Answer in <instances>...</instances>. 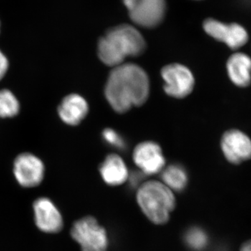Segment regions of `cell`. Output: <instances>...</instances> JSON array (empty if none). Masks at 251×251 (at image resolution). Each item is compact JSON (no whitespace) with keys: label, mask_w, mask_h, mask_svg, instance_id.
Returning <instances> with one entry per match:
<instances>
[{"label":"cell","mask_w":251,"mask_h":251,"mask_svg":"<svg viewBox=\"0 0 251 251\" xmlns=\"http://www.w3.org/2000/svg\"><path fill=\"white\" fill-rule=\"evenodd\" d=\"M225 158L232 164H240L251 158V139L242 130L230 129L225 132L221 140Z\"/></svg>","instance_id":"9c48e42d"},{"label":"cell","mask_w":251,"mask_h":251,"mask_svg":"<svg viewBox=\"0 0 251 251\" xmlns=\"http://www.w3.org/2000/svg\"><path fill=\"white\" fill-rule=\"evenodd\" d=\"M33 208L36 225L40 230L46 233H57L62 229V216L50 200L39 198Z\"/></svg>","instance_id":"8fae6325"},{"label":"cell","mask_w":251,"mask_h":251,"mask_svg":"<svg viewBox=\"0 0 251 251\" xmlns=\"http://www.w3.org/2000/svg\"><path fill=\"white\" fill-rule=\"evenodd\" d=\"M131 21L140 27H156L166 13V0H134L128 9Z\"/></svg>","instance_id":"52a82bcc"},{"label":"cell","mask_w":251,"mask_h":251,"mask_svg":"<svg viewBox=\"0 0 251 251\" xmlns=\"http://www.w3.org/2000/svg\"><path fill=\"white\" fill-rule=\"evenodd\" d=\"M240 251H251V241L246 242L241 248Z\"/></svg>","instance_id":"44dd1931"},{"label":"cell","mask_w":251,"mask_h":251,"mask_svg":"<svg viewBox=\"0 0 251 251\" xmlns=\"http://www.w3.org/2000/svg\"><path fill=\"white\" fill-rule=\"evenodd\" d=\"M162 182L173 191H181L188 184V175L184 167L173 164L162 171Z\"/></svg>","instance_id":"9a60e30c"},{"label":"cell","mask_w":251,"mask_h":251,"mask_svg":"<svg viewBox=\"0 0 251 251\" xmlns=\"http://www.w3.org/2000/svg\"><path fill=\"white\" fill-rule=\"evenodd\" d=\"M103 140L113 148L122 150L125 148V140L117 132L112 128H105L102 133Z\"/></svg>","instance_id":"ac0fdd59"},{"label":"cell","mask_w":251,"mask_h":251,"mask_svg":"<svg viewBox=\"0 0 251 251\" xmlns=\"http://www.w3.org/2000/svg\"><path fill=\"white\" fill-rule=\"evenodd\" d=\"M9 60L7 57L3 54L0 50V80H2L3 77L6 75L9 69Z\"/></svg>","instance_id":"d6986e66"},{"label":"cell","mask_w":251,"mask_h":251,"mask_svg":"<svg viewBox=\"0 0 251 251\" xmlns=\"http://www.w3.org/2000/svg\"><path fill=\"white\" fill-rule=\"evenodd\" d=\"M100 174L102 179L110 186H120L128 179L129 173L125 161L117 154L108 155L100 164Z\"/></svg>","instance_id":"5bb4252c"},{"label":"cell","mask_w":251,"mask_h":251,"mask_svg":"<svg viewBox=\"0 0 251 251\" xmlns=\"http://www.w3.org/2000/svg\"><path fill=\"white\" fill-rule=\"evenodd\" d=\"M57 112L63 122L74 126L80 125L88 115L89 105L82 96L69 94L62 99Z\"/></svg>","instance_id":"7c38bea8"},{"label":"cell","mask_w":251,"mask_h":251,"mask_svg":"<svg viewBox=\"0 0 251 251\" xmlns=\"http://www.w3.org/2000/svg\"><path fill=\"white\" fill-rule=\"evenodd\" d=\"M137 202L147 218L153 224H166L176 206L174 193L162 181H148L140 185Z\"/></svg>","instance_id":"3957f363"},{"label":"cell","mask_w":251,"mask_h":251,"mask_svg":"<svg viewBox=\"0 0 251 251\" xmlns=\"http://www.w3.org/2000/svg\"><path fill=\"white\" fill-rule=\"evenodd\" d=\"M14 173L21 186L25 188L35 187L44 179L45 166L40 158L34 154L23 153L15 159Z\"/></svg>","instance_id":"ba28073f"},{"label":"cell","mask_w":251,"mask_h":251,"mask_svg":"<svg viewBox=\"0 0 251 251\" xmlns=\"http://www.w3.org/2000/svg\"><path fill=\"white\" fill-rule=\"evenodd\" d=\"M71 234L82 251H105L108 237L104 227L92 216H86L73 226Z\"/></svg>","instance_id":"5b68a950"},{"label":"cell","mask_w":251,"mask_h":251,"mask_svg":"<svg viewBox=\"0 0 251 251\" xmlns=\"http://www.w3.org/2000/svg\"><path fill=\"white\" fill-rule=\"evenodd\" d=\"M161 76L164 80L165 92L173 98L184 99L194 89V75L182 64L173 63L165 66L161 69Z\"/></svg>","instance_id":"8992f818"},{"label":"cell","mask_w":251,"mask_h":251,"mask_svg":"<svg viewBox=\"0 0 251 251\" xmlns=\"http://www.w3.org/2000/svg\"><path fill=\"white\" fill-rule=\"evenodd\" d=\"M202 29L208 36L232 50L242 49L250 41L247 27L235 21L226 22L214 17L206 18L203 21Z\"/></svg>","instance_id":"277c9868"},{"label":"cell","mask_w":251,"mask_h":251,"mask_svg":"<svg viewBox=\"0 0 251 251\" xmlns=\"http://www.w3.org/2000/svg\"><path fill=\"white\" fill-rule=\"evenodd\" d=\"M133 161L145 175H152L164 169L166 160L161 147L152 141H146L137 145L133 151Z\"/></svg>","instance_id":"30bf717a"},{"label":"cell","mask_w":251,"mask_h":251,"mask_svg":"<svg viewBox=\"0 0 251 251\" xmlns=\"http://www.w3.org/2000/svg\"><path fill=\"white\" fill-rule=\"evenodd\" d=\"M146 49L141 33L130 25H120L107 31L99 39L98 56L105 65L116 67L126 57H138Z\"/></svg>","instance_id":"7a4b0ae2"},{"label":"cell","mask_w":251,"mask_h":251,"mask_svg":"<svg viewBox=\"0 0 251 251\" xmlns=\"http://www.w3.org/2000/svg\"><path fill=\"white\" fill-rule=\"evenodd\" d=\"M226 69L229 78L237 87H249L251 84V57L242 52H234L227 59Z\"/></svg>","instance_id":"4fadbf2b"},{"label":"cell","mask_w":251,"mask_h":251,"mask_svg":"<svg viewBox=\"0 0 251 251\" xmlns=\"http://www.w3.org/2000/svg\"><path fill=\"white\" fill-rule=\"evenodd\" d=\"M184 239L188 247L196 251L204 250L209 242L205 231L198 227H191L186 231Z\"/></svg>","instance_id":"e0dca14e"},{"label":"cell","mask_w":251,"mask_h":251,"mask_svg":"<svg viewBox=\"0 0 251 251\" xmlns=\"http://www.w3.org/2000/svg\"><path fill=\"white\" fill-rule=\"evenodd\" d=\"M20 112V103L16 96L7 89L0 90V118H13Z\"/></svg>","instance_id":"2e32d148"},{"label":"cell","mask_w":251,"mask_h":251,"mask_svg":"<svg viewBox=\"0 0 251 251\" xmlns=\"http://www.w3.org/2000/svg\"><path fill=\"white\" fill-rule=\"evenodd\" d=\"M196 1H202V0H196Z\"/></svg>","instance_id":"7402d4cb"},{"label":"cell","mask_w":251,"mask_h":251,"mask_svg":"<svg viewBox=\"0 0 251 251\" xmlns=\"http://www.w3.org/2000/svg\"><path fill=\"white\" fill-rule=\"evenodd\" d=\"M143 173L142 172H138V173H133L131 174L129 173L128 180H129L130 184L133 187L139 186L143 184L141 183L142 178H143Z\"/></svg>","instance_id":"ffe728a7"},{"label":"cell","mask_w":251,"mask_h":251,"mask_svg":"<svg viewBox=\"0 0 251 251\" xmlns=\"http://www.w3.org/2000/svg\"><path fill=\"white\" fill-rule=\"evenodd\" d=\"M150 90V79L143 68L122 64L114 67L109 74L105 96L111 108L123 114L143 105L148 100Z\"/></svg>","instance_id":"6da1fadb"}]
</instances>
